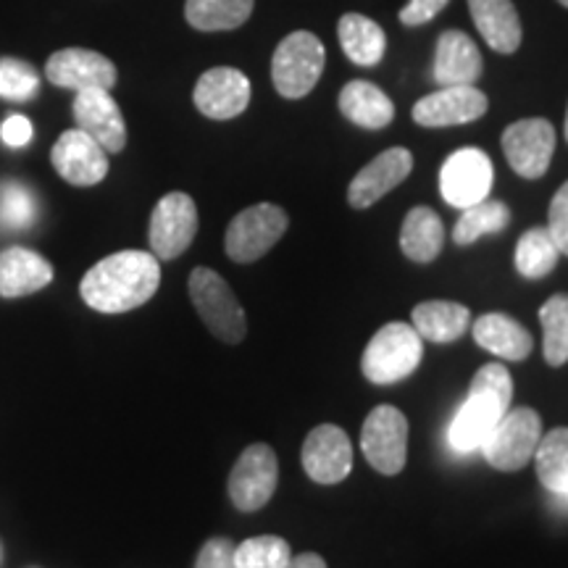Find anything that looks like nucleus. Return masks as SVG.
I'll return each mask as SVG.
<instances>
[{
    "instance_id": "f257e3e1",
    "label": "nucleus",
    "mask_w": 568,
    "mask_h": 568,
    "mask_svg": "<svg viewBox=\"0 0 568 568\" xmlns=\"http://www.w3.org/2000/svg\"><path fill=\"white\" fill-rule=\"evenodd\" d=\"M161 264L153 253L122 251L105 255L82 276L80 295L101 314H126L155 295Z\"/></svg>"
},
{
    "instance_id": "f03ea898",
    "label": "nucleus",
    "mask_w": 568,
    "mask_h": 568,
    "mask_svg": "<svg viewBox=\"0 0 568 568\" xmlns=\"http://www.w3.org/2000/svg\"><path fill=\"white\" fill-rule=\"evenodd\" d=\"M514 403V379L503 364H487L474 374L464 406L453 416L447 443L460 456L479 450L489 432L503 422Z\"/></svg>"
},
{
    "instance_id": "7ed1b4c3",
    "label": "nucleus",
    "mask_w": 568,
    "mask_h": 568,
    "mask_svg": "<svg viewBox=\"0 0 568 568\" xmlns=\"http://www.w3.org/2000/svg\"><path fill=\"white\" fill-rule=\"evenodd\" d=\"M424 343L406 322L385 324L366 345L361 372L372 385H395L410 376L422 364Z\"/></svg>"
},
{
    "instance_id": "20e7f679",
    "label": "nucleus",
    "mask_w": 568,
    "mask_h": 568,
    "mask_svg": "<svg viewBox=\"0 0 568 568\" xmlns=\"http://www.w3.org/2000/svg\"><path fill=\"white\" fill-rule=\"evenodd\" d=\"M187 290L190 301H193L195 311L201 314L203 324L209 326L213 337H219L226 345L243 343L247 332L245 311L222 274L205 266L195 268L190 274Z\"/></svg>"
},
{
    "instance_id": "39448f33",
    "label": "nucleus",
    "mask_w": 568,
    "mask_h": 568,
    "mask_svg": "<svg viewBox=\"0 0 568 568\" xmlns=\"http://www.w3.org/2000/svg\"><path fill=\"white\" fill-rule=\"evenodd\" d=\"M324 45L314 32H293L276 45L272 59V82L290 101H301L316 88L324 71Z\"/></svg>"
},
{
    "instance_id": "423d86ee",
    "label": "nucleus",
    "mask_w": 568,
    "mask_h": 568,
    "mask_svg": "<svg viewBox=\"0 0 568 568\" xmlns=\"http://www.w3.org/2000/svg\"><path fill=\"white\" fill-rule=\"evenodd\" d=\"M290 219L287 211L274 203H258L251 209L240 211L226 226L224 247L226 255L237 264H253L264 258L272 247L280 243L287 232Z\"/></svg>"
},
{
    "instance_id": "0eeeda50",
    "label": "nucleus",
    "mask_w": 568,
    "mask_h": 568,
    "mask_svg": "<svg viewBox=\"0 0 568 568\" xmlns=\"http://www.w3.org/2000/svg\"><path fill=\"white\" fill-rule=\"evenodd\" d=\"M542 439V418L531 408H510L481 443V456L497 471H521Z\"/></svg>"
},
{
    "instance_id": "6e6552de",
    "label": "nucleus",
    "mask_w": 568,
    "mask_h": 568,
    "mask_svg": "<svg viewBox=\"0 0 568 568\" xmlns=\"http://www.w3.org/2000/svg\"><path fill=\"white\" fill-rule=\"evenodd\" d=\"M361 447L374 471L400 474L408 460V418L395 406H376L361 429Z\"/></svg>"
},
{
    "instance_id": "1a4fd4ad",
    "label": "nucleus",
    "mask_w": 568,
    "mask_h": 568,
    "mask_svg": "<svg viewBox=\"0 0 568 568\" xmlns=\"http://www.w3.org/2000/svg\"><path fill=\"white\" fill-rule=\"evenodd\" d=\"M197 234V205L187 193L163 195L151 213L148 243L159 261H174L193 245Z\"/></svg>"
},
{
    "instance_id": "9d476101",
    "label": "nucleus",
    "mask_w": 568,
    "mask_h": 568,
    "mask_svg": "<svg viewBox=\"0 0 568 568\" xmlns=\"http://www.w3.org/2000/svg\"><path fill=\"white\" fill-rule=\"evenodd\" d=\"M495 184V166L479 148H460L443 163L439 172V193L453 209H468L487 201Z\"/></svg>"
},
{
    "instance_id": "9b49d317",
    "label": "nucleus",
    "mask_w": 568,
    "mask_h": 568,
    "mask_svg": "<svg viewBox=\"0 0 568 568\" xmlns=\"http://www.w3.org/2000/svg\"><path fill=\"white\" fill-rule=\"evenodd\" d=\"M276 481H280V464L274 450L266 443L247 445L230 474V500L234 508L253 514L272 500Z\"/></svg>"
},
{
    "instance_id": "f8f14e48",
    "label": "nucleus",
    "mask_w": 568,
    "mask_h": 568,
    "mask_svg": "<svg viewBox=\"0 0 568 568\" xmlns=\"http://www.w3.org/2000/svg\"><path fill=\"white\" fill-rule=\"evenodd\" d=\"M503 153L524 180H539L556 153V130L548 119H521L503 132Z\"/></svg>"
},
{
    "instance_id": "ddd939ff",
    "label": "nucleus",
    "mask_w": 568,
    "mask_h": 568,
    "mask_svg": "<svg viewBox=\"0 0 568 568\" xmlns=\"http://www.w3.org/2000/svg\"><path fill=\"white\" fill-rule=\"evenodd\" d=\"M48 82L63 90H111L116 84V67L103 53L88 48H63L45 63Z\"/></svg>"
},
{
    "instance_id": "4468645a",
    "label": "nucleus",
    "mask_w": 568,
    "mask_h": 568,
    "mask_svg": "<svg viewBox=\"0 0 568 568\" xmlns=\"http://www.w3.org/2000/svg\"><path fill=\"white\" fill-rule=\"evenodd\" d=\"M489 109L487 95L474 84H456V88H439L432 95L422 98L414 105V122L418 126H458L481 119Z\"/></svg>"
},
{
    "instance_id": "2eb2a0df",
    "label": "nucleus",
    "mask_w": 568,
    "mask_h": 568,
    "mask_svg": "<svg viewBox=\"0 0 568 568\" xmlns=\"http://www.w3.org/2000/svg\"><path fill=\"white\" fill-rule=\"evenodd\" d=\"M303 468L318 485H339L351 477L353 447L337 424H322L311 429L303 443Z\"/></svg>"
},
{
    "instance_id": "dca6fc26",
    "label": "nucleus",
    "mask_w": 568,
    "mask_h": 568,
    "mask_svg": "<svg viewBox=\"0 0 568 568\" xmlns=\"http://www.w3.org/2000/svg\"><path fill=\"white\" fill-rule=\"evenodd\" d=\"M51 163L61 180L74 187H92L109 174V153L82 130H69L55 140Z\"/></svg>"
},
{
    "instance_id": "f3484780",
    "label": "nucleus",
    "mask_w": 568,
    "mask_h": 568,
    "mask_svg": "<svg viewBox=\"0 0 568 568\" xmlns=\"http://www.w3.org/2000/svg\"><path fill=\"white\" fill-rule=\"evenodd\" d=\"M193 101L203 116L226 122V119L240 116L251 103V80L232 67L209 69L195 84Z\"/></svg>"
},
{
    "instance_id": "a211bd4d",
    "label": "nucleus",
    "mask_w": 568,
    "mask_h": 568,
    "mask_svg": "<svg viewBox=\"0 0 568 568\" xmlns=\"http://www.w3.org/2000/svg\"><path fill=\"white\" fill-rule=\"evenodd\" d=\"M77 130L90 134L105 153H122L126 148V124L111 90H82L74 98Z\"/></svg>"
},
{
    "instance_id": "6ab92c4d",
    "label": "nucleus",
    "mask_w": 568,
    "mask_h": 568,
    "mask_svg": "<svg viewBox=\"0 0 568 568\" xmlns=\"http://www.w3.org/2000/svg\"><path fill=\"white\" fill-rule=\"evenodd\" d=\"M410 169H414V155L408 148H389L353 176L347 187V203L358 211L372 209L376 201L393 193L397 184L408 180Z\"/></svg>"
},
{
    "instance_id": "aec40b11",
    "label": "nucleus",
    "mask_w": 568,
    "mask_h": 568,
    "mask_svg": "<svg viewBox=\"0 0 568 568\" xmlns=\"http://www.w3.org/2000/svg\"><path fill=\"white\" fill-rule=\"evenodd\" d=\"M485 61L477 42L466 32L447 30L439 34L435 53V82L439 88H456V84H474L481 77Z\"/></svg>"
},
{
    "instance_id": "412c9836",
    "label": "nucleus",
    "mask_w": 568,
    "mask_h": 568,
    "mask_svg": "<svg viewBox=\"0 0 568 568\" xmlns=\"http://www.w3.org/2000/svg\"><path fill=\"white\" fill-rule=\"evenodd\" d=\"M468 11L493 51L503 55L518 51L524 30L514 0H468Z\"/></svg>"
},
{
    "instance_id": "4be33fe9",
    "label": "nucleus",
    "mask_w": 568,
    "mask_h": 568,
    "mask_svg": "<svg viewBox=\"0 0 568 568\" xmlns=\"http://www.w3.org/2000/svg\"><path fill=\"white\" fill-rule=\"evenodd\" d=\"M53 282L51 261L27 247H9L0 253V297H24L40 293Z\"/></svg>"
},
{
    "instance_id": "5701e85b",
    "label": "nucleus",
    "mask_w": 568,
    "mask_h": 568,
    "mask_svg": "<svg viewBox=\"0 0 568 568\" xmlns=\"http://www.w3.org/2000/svg\"><path fill=\"white\" fill-rule=\"evenodd\" d=\"M410 326L418 332V337L426 343L447 345L456 343L468 332V324L474 322L471 311L466 305L453 301H426L418 303L410 314Z\"/></svg>"
},
{
    "instance_id": "b1692460",
    "label": "nucleus",
    "mask_w": 568,
    "mask_h": 568,
    "mask_svg": "<svg viewBox=\"0 0 568 568\" xmlns=\"http://www.w3.org/2000/svg\"><path fill=\"white\" fill-rule=\"evenodd\" d=\"M339 111H343L347 122L364 126V130H385L395 119V105L387 92L376 88L374 82L364 80L345 84L343 92H339Z\"/></svg>"
},
{
    "instance_id": "393cba45",
    "label": "nucleus",
    "mask_w": 568,
    "mask_h": 568,
    "mask_svg": "<svg viewBox=\"0 0 568 568\" xmlns=\"http://www.w3.org/2000/svg\"><path fill=\"white\" fill-rule=\"evenodd\" d=\"M474 339L481 351L497 355L506 361H524L531 353V335L516 318L506 314H485L471 326Z\"/></svg>"
},
{
    "instance_id": "a878e982",
    "label": "nucleus",
    "mask_w": 568,
    "mask_h": 568,
    "mask_svg": "<svg viewBox=\"0 0 568 568\" xmlns=\"http://www.w3.org/2000/svg\"><path fill=\"white\" fill-rule=\"evenodd\" d=\"M445 245V226L437 211L426 209V205H416L403 219L400 230V251L406 258L416 261V264H432Z\"/></svg>"
},
{
    "instance_id": "bb28decb",
    "label": "nucleus",
    "mask_w": 568,
    "mask_h": 568,
    "mask_svg": "<svg viewBox=\"0 0 568 568\" xmlns=\"http://www.w3.org/2000/svg\"><path fill=\"white\" fill-rule=\"evenodd\" d=\"M339 45L355 67H376L385 59L387 34L364 13H345L337 24Z\"/></svg>"
},
{
    "instance_id": "cd10ccee",
    "label": "nucleus",
    "mask_w": 568,
    "mask_h": 568,
    "mask_svg": "<svg viewBox=\"0 0 568 568\" xmlns=\"http://www.w3.org/2000/svg\"><path fill=\"white\" fill-rule=\"evenodd\" d=\"M535 464L542 487L568 506V426L542 435L535 450Z\"/></svg>"
},
{
    "instance_id": "c85d7f7f",
    "label": "nucleus",
    "mask_w": 568,
    "mask_h": 568,
    "mask_svg": "<svg viewBox=\"0 0 568 568\" xmlns=\"http://www.w3.org/2000/svg\"><path fill=\"white\" fill-rule=\"evenodd\" d=\"M255 0H187L184 19L201 32H226L251 19Z\"/></svg>"
},
{
    "instance_id": "c756f323",
    "label": "nucleus",
    "mask_w": 568,
    "mask_h": 568,
    "mask_svg": "<svg viewBox=\"0 0 568 568\" xmlns=\"http://www.w3.org/2000/svg\"><path fill=\"white\" fill-rule=\"evenodd\" d=\"M560 251L548 226H531L516 245V272L524 280H545L558 266Z\"/></svg>"
},
{
    "instance_id": "7c9ffc66",
    "label": "nucleus",
    "mask_w": 568,
    "mask_h": 568,
    "mask_svg": "<svg viewBox=\"0 0 568 568\" xmlns=\"http://www.w3.org/2000/svg\"><path fill=\"white\" fill-rule=\"evenodd\" d=\"M510 222V211L503 201H481L477 205H468L460 213V219L456 222V230H453V240L456 245H471L477 240L485 237V234H497L503 232Z\"/></svg>"
},
{
    "instance_id": "2f4dec72",
    "label": "nucleus",
    "mask_w": 568,
    "mask_h": 568,
    "mask_svg": "<svg viewBox=\"0 0 568 568\" xmlns=\"http://www.w3.org/2000/svg\"><path fill=\"white\" fill-rule=\"evenodd\" d=\"M542 324V351L550 366H564L568 361V295H552L539 308Z\"/></svg>"
},
{
    "instance_id": "473e14b6",
    "label": "nucleus",
    "mask_w": 568,
    "mask_h": 568,
    "mask_svg": "<svg viewBox=\"0 0 568 568\" xmlns=\"http://www.w3.org/2000/svg\"><path fill=\"white\" fill-rule=\"evenodd\" d=\"M293 558L287 539L264 535L251 537L234 548V566L237 568H284Z\"/></svg>"
},
{
    "instance_id": "72a5a7b5",
    "label": "nucleus",
    "mask_w": 568,
    "mask_h": 568,
    "mask_svg": "<svg viewBox=\"0 0 568 568\" xmlns=\"http://www.w3.org/2000/svg\"><path fill=\"white\" fill-rule=\"evenodd\" d=\"M40 74L32 63L21 59H0V98L13 103H24L38 95Z\"/></svg>"
},
{
    "instance_id": "f704fd0d",
    "label": "nucleus",
    "mask_w": 568,
    "mask_h": 568,
    "mask_svg": "<svg viewBox=\"0 0 568 568\" xmlns=\"http://www.w3.org/2000/svg\"><path fill=\"white\" fill-rule=\"evenodd\" d=\"M34 216H38V201L24 184H0V224L6 230H27L34 222Z\"/></svg>"
},
{
    "instance_id": "c9c22d12",
    "label": "nucleus",
    "mask_w": 568,
    "mask_h": 568,
    "mask_svg": "<svg viewBox=\"0 0 568 568\" xmlns=\"http://www.w3.org/2000/svg\"><path fill=\"white\" fill-rule=\"evenodd\" d=\"M548 230L552 240H556L560 255H568V182L552 195Z\"/></svg>"
},
{
    "instance_id": "e433bc0d",
    "label": "nucleus",
    "mask_w": 568,
    "mask_h": 568,
    "mask_svg": "<svg viewBox=\"0 0 568 568\" xmlns=\"http://www.w3.org/2000/svg\"><path fill=\"white\" fill-rule=\"evenodd\" d=\"M195 568H237L234 566V545L226 537H213L197 552Z\"/></svg>"
},
{
    "instance_id": "4c0bfd02",
    "label": "nucleus",
    "mask_w": 568,
    "mask_h": 568,
    "mask_svg": "<svg viewBox=\"0 0 568 568\" xmlns=\"http://www.w3.org/2000/svg\"><path fill=\"white\" fill-rule=\"evenodd\" d=\"M447 3H450V0H410L406 9L400 11V21L406 27L426 24V21L435 19Z\"/></svg>"
},
{
    "instance_id": "58836bf2",
    "label": "nucleus",
    "mask_w": 568,
    "mask_h": 568,
    "mask_svg": "<svg viewBox=\"0 0 568 568\" xmlns=\"http://www.w3.org/2000/svg\"><path fill=\"white\" fill-rule=\"evenodd\" d=\"M0 140L9 148H24L32 140V122L21 113H13L0 124Z\"/></svg>"
},
{
    "instance_id": "ea45409f",
    "label": "nucleus",
    "mask_w": 568,
    "mask_h": 568,
    "mask_svg": "<svg viewBox=\"0 0 568 568\" xmlns=\"http://www.w3.org/2000/svg\"><path fill=\"white\" fill-rule=\"evenodd\" d=\"M284 568H326V564L322 556H316V552H301V556L290 558V564Z\"/></svg>"
},
{
    "instance_id": "a19ab883",
    "label": "nucleus",
    "mask_w": 568,
    "mask_h": 568,
    "mask_svg": "<svg viewBox=\"0 0 568 568\" xmlns=\"http://www.w3.org/2000/svg\"><path fill=\"white\" fill-rule=\"evenodd\" d=\"M566 140H568V111H566Z\"/></svg>"
},
{
    "instance_id": "79ce46f5",
    "label": "nucleus",
    "mask_w": 568,
    "mask_h": 568,
    "mask_svg": "<svg viewBox=\"0 0 568 568\" xmlns=\"http://www.w3.org/2000/svg\"><path fill=\"white\" fill-rule=\"evenodd\" d=\"M558 3H560V6H566V9H568V0H558Z\"/></svg>"
},
{
    "instance_id": "37998d69",
    "label": "nucleus",
    "mask_w": 568,
    "mask_h": 568,
    "mask_svg": "<svg viewBox=\"0 0 568 568\" xmlns=\"http://www.w3.org/2000/svg\"><path fill=\"white\" fill-rule=\"evenodd\" d=\"M0 560H3V548H0Z\"/></svg>"
}]
</instances>
